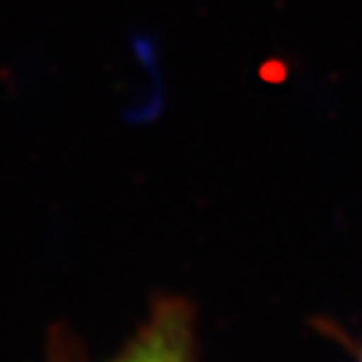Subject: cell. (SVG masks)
Wrapping results in <instances>:
<instances>
[{"mask_svg":"<svg viewBox=\"0 0 362 362\" xmlns=\"http://www.w3.org/2000/svg\"><path fill=\"white\" fill-rule=\"evenodd\" d=\"M45 362H96L63 325L51 329ZM101 362H199L197 312L184 297H158L119 352Z\"/></svg>","mask_w":362,"mask_h":362,"instance_id":"6da1fadb","label":"cell"},{"mask_svg":"<svg viewBox=\"0 0 362 362\" xmlns=\"http://www.w3.org/2000/svg\"><path fill=\"white\" fill-rule=\"evenodd\" d=\"M360 362H362V352H360Z\"/></svg>","mask_w":362,"mask_h":362,"instance_id":"7a4b0ae2","label":"cell"}]
</instances>
